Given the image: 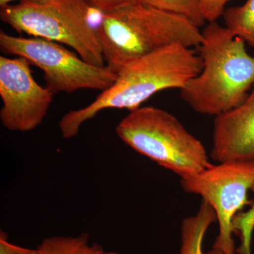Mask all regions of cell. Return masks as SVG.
Instances as JSON below:
<instances>
[{"mask_svg":"<svg viewBox=\"0 0 254 254\" xmlns=\"http://www.w3.org/2000/svg\"><path fill=\"white\" fill-rule=\"evenodd\" d=\"M202 67L200 55L182 44L171 45L133 60L119 71L113 86L91 104L64 115L59 123L62 136L66 139L77 136L82 125L103 110L133 111L158 92L181 90Z\"/></svg>","mask_w":254,"mask_h":254,"instance_id":"cell-1","label":"cell"},{"mask_svg":"<svg viewBox=\"0 0 254 254\" xmlns=\"http://www.w3.org/2000/svg\"><path fill=\"white\" fill-rule=\"evenodd\" d=\"M226 26L208 23L202 31L200 72L180 91L195 113L218 116L242 104L254 86V56Z\"/></svg>","mask_w":254,"mask_h":254,"instance_id":"cell-2","label":"cell"},{"mask_svg":"<svg viewBox=\"0 0 254 254\" xmlns=\"http://www.w3.org/2000/svg\"><path fill=\"white\" fill-rule=\"evenodd\" d=\"M97 32L105 66L116 73L165 47L192 48L202 41V31L188 18L141 1L102 14Z\"/></svg>","mask_w":254,"mask_h":254,"instance_id":"cell-3","label":"cell"},{"mask_svg":"<svg viewBox=\"0 0 254 254\" xmlns=\"http://www.w3.org/2000/svg\"><path fill=\"white\" fill-rule=\"evenodd\" d=\"M115 131L132 149L181 179L211 165L203 143L173 115L156 107H140L129 112Z\"/></svg>","mask_w":254,"mask_h":254,"instance_id":"cell-4","label":"cell"},{"mask_svg":"<svg viewBox=\"0 0 254 254\" xmlns=\"http://www.w3.org/2000/svg\"><path fill=\"white\" fill-rule=\"evenodd\" d=\"M93 10L81 0L22 1L1 7L0 18L18 33L65 45L86 63L105 66Z\"/></svg>","mask_w":254,"mask_h":254,"instance_id":"cell-5","label":"cell"},{"mask_svg":"<svg viewBox=\"0 0 254 254\" xmlns=\"http://www.w3.org/2000/svg\"><path fill=\"white\" fill-rule=\"evenodd\" d=\"M0 48L5 55L22 58L41 69L46 88L54 95L82 89L105 91L118 77L106 66L86 63L64 45L44 38L13 36L1 31Z\"/></svg>","mask_w":254,"mask_h":254,"instance_id":"cell-6","label":"cell"},{"mask_svg":"<svg viewBox=\"0 0 254 254\" xmlns=\"http://www.w3.org/2000/svg\"><path fill=\"white\" fill-rule=\"evenodd\" d=\"M254 183V160L230 161L212 165L193 176L181 179L187 193L200 195L215 210L219 234L214 248L236 254L232 239V221L249 204L248 191Z\"/></svg>","mask_w":254,"mask_h":254,"instance_id":"cell-7","label":"cell"},{"mask_svg":"<svg viewBox=\"0 0 254 254\" xmlns=\"http://www.w3.org/2000/svg\"><path fill=\"white\" fill-rule=\"evenodd\" d=\"M53 96L49 89L34 79L27 60L0 57V120L6 129H35L46 118Z\"/></svg>","mask_w":254,"mask_h":254,"instance_id":"cell-8","label":"cell"},{"mask_svg":"<svg viewBox=\"0 0 254 254\" xmlns=\"http://www.w3.org/2000/svg\"><path fill=\"white\" fill-rule=\"evenodd\" d=\"M210 155L218 163L254 160V86L242 104L215 117Z\"/></svg>","mask_w":254,"mask_h":254,"instance_id":"cell-9","label":"cell"},{"mask_svg":"<svg viewBox=\"0 0 254 254\" xmlns=\"http://www.w3.org/2000/svg\"><path fill=\"white\" fill-rule=\"evenodd\" d=\"M216 221V214L213 207L202 200L198 213L182 222L180 254H205L203 242L205 233Z\"/></svg>","mask_w":254,"mask_h":254,"instance_id":"cell-10","label":"cell"},{"mask_svg":"<svg viewBox=\"0 0 254 254\" xmlns=\"http://www.w3.org/2000/svg\"><path fill=\"white\" fill-rule=\"evenodd\" d=\"M37 250V254H118L98 244H91L87 233L77 237H47Z\"/></svg>","mask_w":254,"mask_h":254,"instance_id":"cell-11","label":"cell"},{"mask_svg":"<svg viewBox=\"0 0 254 254\" xmlns=\"http://www.w3.org/2000/svg\"><path fill=\"white\" fill-rule=\"evenodd\" d=\"M222 16L225 26L254 48V0H247L241 6L225 9Z\"/></svg>","mask_w":254,"mask_h":254,"instance_id":"cell-12","label":"cell"},{"mask_svg":"<svg viewBox=\"0 0 254 254\" xmlns=\"http://www.w3.org/2000/svg\"><path fill=\"white\" fill-rule=\"evenodd\" d=\"M157 9L186 17L200 27L205 21L200 11V0H140Z\"/></svg>","mask_w":254,"mask_h":254,"instance_id":"cell-13","label":"cell"},{"mask_svg":"<svg viewBox=\"0 0 254 254\" xmlns=\"http://www.w3.org/2000/svg\"><path fill=\"white\" fill-rule=\"evenodd\" d=\"M251 190L254 193V183ZM234 232L240 235L241 244L236 254H252V235L254 230V202L250 210L239 213L232 221Z\"/></svg>","mask_w":254,"mask_h":254,"instance_id":"cell-14","label":"cell"},{"mask_svg":"<svg viewBox=\"0 0 254 254\" xmlns=\"http://www.w3.org/2000/svg\"><path fill=\"white\" fill-rule=\"evenodd\" d=\"M230 0H200V11L205 21L215 22L221 17Z\"/></svg>","mask_w":254,"mask_h":254,"instance_id":"cell-15","label":"cell"},{"mask_svg":"<svg viewBox=\"0 0 254 254\" xmlns=\"http://www.w3.org/2000/svg\"><path fill=\"white\" fill-rule=\"evenodd\" d=\"M91 9L102 14L110 12L134 3L139 2L140 0H81Z\"/></svg>","mask_w":254,"mask_h":254,"instance_id":"cell-16","label":"cell"},{"mask_svg":"<svg viewBox=\"0 0 254 254\" xmlns=\"http://www.w3.org/2000/svg\"><path fill=\"white\" fill-rule=\"evenodd\" d=\"M38 250L24 248L13 245L9 241L8 235L4 231L0 232V254H37Z\"/></svg>","mask_w":254,"mask_h":254,"instance_id":"cell-17","label":"cell"},{"mask_svg":"<svg viewBox=\"0 0 254 254\" xmlns=\"http://www.w3.org/2000/svg\"><path fill=\"white\" fill-rule=\"evenodd\" d=\"M14 1H17V0H0V6L3 7V6H6V5L11 4V3ZM19 1H44V0H19Z\"/></svg>","mask_w":254,"mask_h":254,"instance_id":"cell-18","label":"cell"},{"mask_svg":"<svg viewBox=\"0 0 254 254\" xmlns=\"http://www.w3.org/2000/svg\"><path fill=\"white\" fill-rule=\"evenodd\" d=\"M226 254L225 252H222V250H219V249L217 248H212V250L209 251V252H207L206 254Z\"/></svg>","mask_w":254,"mask_h":254,"instance_id":"cell-19","label":"cell"}]
</instances>
